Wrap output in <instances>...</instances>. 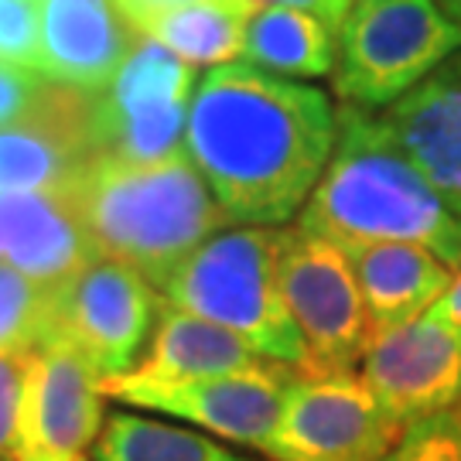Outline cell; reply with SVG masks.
Segmentation results:
<instances>
[{
	"instance_id": "cell-1",
	"label": "cell",
	"mask_w": 461,
	"mask_h": 461,
	"mask_svg": "<svg viewBox=\"0 0 461 461\" xmlns=\"http://www.w3.org/2000/svg\"><path fill=\"white\" fill-rule=\"evenodd\" d=\"M335 137L339 106L325 89L230 62L195 86L185 150L230 222L277 226L304 209Z\"/></svg>"
},
{
	"instance_id": "cell-2",
	"label": "cell",
	"mask_w": 461,
	"mask_h": 461,
	"mask_svg": "<svg viewBox=\"0 0 461 461\" xmlns=\"http://www.w3.org/2000/svg\"><path fill=\"white\" fill-rule=\"evenodd\" d=\"M294 226L335 247L413 243L461 267V215L417 171L383 113L339 106L335 150Z\"/></svg>"
},
{
	"instance_id": "cell-3",
	"label": "cell",
	"mask_w": 461,
	"mask_h": 461,
	"mask_svg": "<svg viewBox=\"0 0 461 461\" xmlns=\"http://www.w3.org/2000/svg\"><path fill=\"white\" fill-rule=\"evenodd\" d=\"M96 260H113L161 287L230 219L188 150L133 161L96 154L68 185Z\"/></svg>"
},
{
	"instance_id": "cell-4",
	"label": "cell",
	"mask_w": 461,
	"mask_h": 461,
	"mask_svg": "<svg viewBox=\"0 0 461 461\" xmlns=\"http://www.w3.org/2000/svg\"><path fill=\"white\" fill-rule=\"evenodd\" d=\"M158 291L167 304L230 329L264 359L301 373L304 342L280 287V230H219Z\"/></svg>"
},
{
	"instance_id": "cell-5",
	"label": "cell",
	"mask_w": 461,
	"mask_h": 461,
	"mask_svg": "<svg viewBox=\"0 0 461 461\" xmlns=\"http://www.w3.org/2000/svg\"><path fill=\"white\" fill-rule=\"evenodd\" d=\"M461 49V24L438 0H356L339 28L335 93L359 110H390Z\"/></svg>"
},
{
	"instance_id": "cell-6",
	"label": "cell",
	"mask_w": 461,
	"mask_h": 461,
	"mask_svg": "<svg viewBox=\"0 0 461 461\" xmlns=\"http://www.w3.org/2000/svg\"><path fill=\"white\" fill-rule=\"evenodd\" d=\"M280 287L304 342L301 376L356 373L373 325L346 249L301 226L280 230Z\"/></svg>"
},
{
	"instance_id": "cell-7",
	"label": "cell",
	"mask_w": 461,
	"mask_h": 461,
	"mask_svg": "<svg viewBox=\"0 0 461 461\" xmlns=\"http://www.w3.org/2000/svg\"><path fill=\"white\" fill-rule=\"evenodd\" d=\"M158 308L161 297L154 294V284L137 270L113 260H93L76 277L51 287L41 346H66L103 379L123 376L140 363Z\"/></svg>"
},
{
	"instance_id": "cell-8",
	"label": "cell",
	"mask_w": 461,
	"mask_h": 461,
	"mask_svg": "<svg viewBox=\"0 0 461 461\" xmlns=\"http://www.w3.org/2000/svg\"><path fill=\"white\" fill-rule=\"evenodd\" d=\"M403 428L359 373L301 376L284 393L264 455L270 461H386Z\"/></svg>"
},
{
	"instance_id": "cell-9",
	"label": "cell",
	"mask_w": 461,
	"mask_h": 461,
	"mask_svg": "<svg viewBox=\"0 0 461 461\" xmlns=\"http://www.w3.org/2000/svg\"><path fill=\"white\" fill-rule=\"evenodd\" d=\"M294 376L297 369L291 366L264 359L240 373L175 379V383H150L123 373L103 379V393L144 413H165L185 420L219 441L264 451L267 438L277 424L284 393Z\"/></svg>"
},
{
	"instance_id": "cell-10",
	"label": "cell",
	"mask_w": 461,
	"mask_h": 461,
	"mask_svg": "<svg viewBox=\"0 0 461 461\" xmlns=\"http://www.w3.org/2000/svg\"><path fill=\"white\" fill-rule=\"evenodd\" d=\"M106 424L103 376L66 346L32 352L7 461H86Z\"/></svg>"
},
{
	"instance_id": "cell-11",
	"label": "cell",
	"mask_w": 461,
	"mask_h": 461,
	"mask_svg": "<svg viewBox=\"0 0 461 461\" xmlns=\"http://www.w3.org/2000/svg\"><path fill=\"white\" fill-rule=\"evenodd\" d=\"M359 376L400 428L455 411L461 403V325L428 312L379 331Z\"/></svg>"
},
{
	"instance_id": "cell-12",
	"label": "cell",
	"mask_w": 461,
	"mask_h": 461,
	"mask_svg": "<svg viewBox=\"0 0 461 461\" xmlns=\"http://www.w3.org/2000/svg\"><path fill=\"white\" fill-rule=\"evenodd\" d=\"M99 93L76 86H38L28 110L0 127V192L68 188L99 154Z\"/></svg>"
},
{
	"instance_id": "cell-13",
	"label": "cell",
	"mask_w": 461,
	"mask_h": 461,
	"mask_svg": "<svg viewBox=\"0 0 461 461\" xmlns=\"http://www.w3.org/2000/svg\"><path fill=\"white\" fill-rule=\"evenodd\" d=\"M96 260L68 188L0 192V264L59 287Z\"/></svg>"
},
{
	"instance_id": "cell-14",
	"label": "cell",
	"mask_w": 461,
	"mask_h": 461,
	"mask_svg": "<svg viewBox=\"0 0 461 461\" xmlns=\"http://www.w3.org/2000/svg\"><path fill=\"white\" fill-rule=\"evenodd\" d=\"M137 32L110 0H41V62L49 83L103 93L127 62Z\"/></svg>"
},
{
	"instance_id": "cell-15",
	"label": "cell",
	"mask_w": 461,
	"mask_h": 461,
	"mask_svg": "<svg viewBox=\"0 0 461 461\" xmlns=\"http://www.w3.org/2000/svg\"><path fill=\"white\" fill-rule=\"evenodd\" d=\"M396 144L461 215V49L383 113Z\"/></svg>"
},
{
	"instance_id": "cell-16",
	"label": "cell",
	"mask_w": 461,
	"mask_h": 461,
	"mask_svg": "<svg viewBox=\"0 0 461 461\" xmlns=\"http://www.w3.org/2000/svg\"><path fill=\"white\" fill-rule=\"evenodd\" d=\"M373 335L428 314L455 280V270L430 249L413 243H366L348 247Z\"/></svg>"
},
{
	"instance_id": "cell-17",
	"label": "cell",
	"mask_w": 461,
	"mask_h": 461,
	"mask_svg": "<svg viewBox=\"0 0 461 461\" xmlns=\"http://www.w3.org/2000/svg\"><path fill=\"white\" fill-rule=\"evenodd\" d=\"M257 363H264V356L253 352L240 335L185 308H175L161 297L150 346L140 356V363L131 369V376L150 379V383H175V379L240 373Z\"/></svg>"
},
{
	"instance_id": "cell-18",
	"label": "cell",
	"mask_w": 461,
	"mask_h": 461,
	"mask_svg": "<svg viewBox=\"0 0 461 461\" xmlns=\"http://www.w3.org/2000/svg\"><path fill=\"white\" fill-rule=\"evenodd\" d=\"M325 21L308 11L257 4L247 21L243 59L284 79H321L335 72L339 49Z\"/></svg>"
},
{
	"instance_id": "cell-19",
	"label": "cell",
	"mask_w": 461,
	"mask_h": 461,
	"mask_svg": "<svg viewBox=\"0 0 461 461\" xmlns=\"http://www.w3.org/2000/svg\"><path fill=\"white\" fill-rule=\"evenodd\" d=\"M257 0H188L150 17L137 34L165 45L188 66H230L243 59L247 21Z\"/></svg>"
},
{
	"instance_id": "cell-20",
	"label": "cell",
	"mask_w": 461,
	"mask_h": 461,
	"mask_svg": "<svg viewBox=\"0 0 461 461\" xmlns=\"http://www.w3.org/2000/svg\"><path fill=\"white\" fill-rule=\"evenodd\" d=\"M93 461H249L219 438L148 413L116 411L93 445Z\"/></svg>"
},
{
	"instance_id": "cell-21",
	"label": "cell",
	"mask_w": 461,
	"mask_h": 461,
	"mask_svg": "<svg viewBox=\"0 0 461 461\" xmlns=\"http://www.w3.org/2000/svg\"><path fill=\"white\" fill-rule=\"evenodd\" d=\"M195 66L182 62L175 51L137 34L127 62L103 93V106L110 110H148L167 103H192L195 93Z\"/></svg>"
},
{
	"instance_id": "cell-22",
	"label": "cell",
	"mask_w": 461,
	"mask_h": 461,
	"mask_svg": "<svg viewBox=\"0 0 461 461\" xmlns=\"http://www.w3.org/2000/svg\"><path fill=\"white\" fill-rule=\"evenodd\" d=\"M51 291L0 264V352H32L45 342Z\"/></svg>"
},
{
	"instance_id": "cell-23",
	"label": "cell",
	"mask_w": 461,
	"mask_h": 461,
	"mask_svg": "<svg viewBox=\"0 0 461 461\" xmlns=\"http://www.w3.org/2000/svg\"><path fill=\"white\" fill-rule=\"evenodd\" d=\"M41 62V0H0V66L32 68Z\"/></svg>"
},
{
	"instance_id": "cell-24",
	"label": "cell",
	"mask_w": 461,
	"mask_h": 461,
	"mask_svg": "<svg viewBox=\"0 0 461 461\" xmlns=\"http://www.w3.org/2000/svg\"><path fill=\"white\" fill-rule=\"evenodd\" d=\"M386 461H461V417L447 411L403 428Z\"/></svg>"
},
{
	"instance_id": "cell-25",
	"label": "cell",
	"mask_w": 461,
	"mask_h": 461,
	"mask_svg": "<svg viewBox=\"0 0 461 461\" xmlns=\"http://www.w3.org/2000/svg\"><path fill=\"white\" fill-rule=\"evenodd\" d=\"M32 352H17V348L0 352V461L11 458V447H14L21 390H24V373L32 363Z\"/></svg>"
},
{
	"instance_id": "cell-26",
	"label": "cell",
	"mask_w": 461,
	"mask_h": 461,
	"mask_svg": "<svg viewBox=\"0 0 461 461\" xmlns=\"http://www.w3.org/2000/svg\"><path fill=\"white\" fill-rule=\"evenodd\" d=\"M45 83L32 68H14L0 66V127L11 123L28 110V103L34 99L38 86Z\"/></svg>"
},
{
	"instance_id": "cell-27",
	"label": "cell",
	"mask_w": 461,
	"mask_h": 461,
	"mask_svg": "<svg viewBox=\"0 0 461 461\" xmlns=\"http://www.w3.org/2000/svg\"><path fill=\"white\" fill-rule=\"evenodd\" d=\"M257 4H280V7H297V11H308L318 21H325L331 32H339L346 24L348 11L356 0H257Z\"/></svg>"
},
{
	"instance_id": "cell-28",
	"label": "cell",
	"mask_w": 461,
	"mask_h": 461,
	"mask_svg": "<svg viewBox=\"0 0 461 461\" xmlns=\"http://www.w3.org/2000/svg\"><path fill=\"white\" fill-rule=\"evenodd\" d=\"M110 4H113V11L131 24L133 32H140L150 17H158L161 11H167V7L188 4V0H110Z\"/></svg>"
},
{
	"instance_id": "cell-29",
	"label": "cell",
	"mask_w": 461,
	"mask_h": 461,
	"mask_svg": "<svg viewBox=\"0 0 461 461\" xmlns=\"http://www.w3.org/2000/svg\"><path fill=\"white\" fill-rule=\"evenodd\" d=\"M430 312H438L441 318H447V321L461 325V267L455 270V280H451V287L445 291V297H441V301H438Z\"/></svg>"
},
{
	"instance_id": "cell-30",
	"label": "cell",
	"mask_w": 461,
	"mask_h": 461,
	"mask_svg": "<svg viewBox=\"0 0 461 461\" xmlns=\"http://www.w3.org/2000/svg\"><path fill=\"white\" fill-rule=\"evenodd\" d=\"M438 7H441L455 24H461V0H438Z\"/></svg>"
},
{
	"instance_id": "cell-31",
	"label": "cell",
	"mask_w": 461,
	"mask_h": 461,
	"mask_svg": "<svg viewBox=\"0 0 461 461\" xmlns=\"http://www.w3.org/2000/svg\"><path fill=\"white\" fill-rule=\"evenodd\" d=\"M455 413H458V417H461V403H458V407H455Z\"/></svg>"
},
{
	"instance_id": "cell-32",
	"label": "cell",
	"mask_w": 461,
	"mask_h": 461,
	"mask_svg": "<svg viewBox=\"0 0 461 461\" xmlns=\"http://www.w3.org/2000/svg\"><path fill=\"white\" fill-rule=\"evenodd\" d=\"M86 461H89V458H86Z\"/></svg>"
}]
</instances>
